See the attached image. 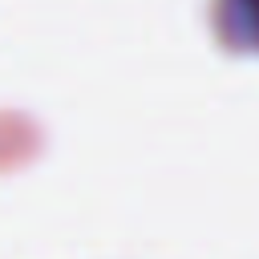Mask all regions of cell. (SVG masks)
I'll return each instance as SVG.
<instances>
[{"label":"cell","mask_w":259,"mask_h":259,"mask_svg":"<svg viewBox=\"0 0 259 259\" xmlns=\"http://www.w3.org/2000/svg\"><path fill=\"white\" fill-rule=\"evenodd\" d=\"M239 12H243V28L259 36V0H235Z\"/></svg>","instance_id":"cell-1"}]
</instances>
